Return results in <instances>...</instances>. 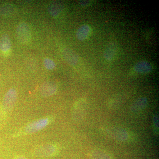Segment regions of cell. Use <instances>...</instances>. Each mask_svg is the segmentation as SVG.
<instances>
[{
    "label": "cell",
    "instance_id": "cell-1",
    "mask_svg": "<svg viewBox=\"0 0 159 159\" xmlns=\"http://www.w3.org/2000/svg\"><path fill=\"white\" fill-rule=\"evenodd\" d=\"M104 133L111 139L120 142H126L130 138L129 132L120 127H108L104 129Z\"/></svg>",
    "mask_w": 159,
    "mask_h": 159
},
{
    "label": "cell",
    "instance_id": "cell-2",
    "mask_svg": "<svg viewBox=\"0 0 159 159\" xmlns=\"http://www.w3.org/2000/svg\"><path fill=\"white\" fill-rule=\"evenodd\" d=\"M16 34L18 40L22 44H26L31 40V30L27 23H21L18 25L16 27Z\"/></svg>",
    "mask_w": 159,
    "mask_h": 159
},
{
    "label": "cell",
    "instance_id": "cell-3",
    "mask_svg": "<svg viewBox=\"0 0 159 159\" xmlns=\"http://www.w3.org/2000/svg\"><path fill=\"white\" fill-rule=\"evenodd\" d=\"M17 94L16 90L14 88L10 89L5 95L2 102L3 108L9 111L13 108L16 102Z\"/></svg>",
    "mask_w": 159,
    "mask_h": 159
},
{
    "label": "cell",
    "instance_id": "cell-4",
    "mask_svg": "<svg viewBox=\"0 0 159 159\" xmlns=\"http://www.w3.org/2000/svg\"><path fill=\"white\" fill-rule=\"evenodd\" d=\"M49 119L48 118L39 119L29 123L26 126L25 131L26 133L33 134L44 128L48 125Z\"/></svg>",
    "mask_w": 159,
    "mask_h": 159
},
{
    "label": "cell",
    "instance_id": "cell-5",
    "mask_svg": "<svg viewBox=\"0 0 159 159\" xmlns=\"http://www.w3.org/2000/svg\"><path fill=\"white\" fill-rule=\"evenodd\" d=\"M57 148L55 145L48 144L37 148L34 151L35 155L39 157H49L54 155L57 152Z\"/></svg>",
    "mask_w": 159,
    "mask_h": 159
},
{
    "label": "cell",
    "instance_id": "cell-6",
    "mask_svg": "<svg viewBox=\"0 0 159 159\" xmlns=\"http://www.w3.org/2000/svg\"><path fill=\"white\" fill-rule=\"evenodd\" d=\"M57 86L52 81H47L43 83L40 87L39 92L41 95L44 97L52 96L56 93Z\"/></svg>",
    "mask_w": 159,
    "mask_h": 159
},
{
    "label": "cell",
    "instance_id": "cell-7",
    "mask_svg": "<svg viewBox=\"0 0 159 159\" xmlns=\"http://www.w3.org/2000/svg\"><path fill=\"white\" fill-rule=\"evenodd\" d=\"M148 99L145 97H139L131 104L129 110L133 113L139 112L145 108L148 105Z\"/></svg>",
    "mask_w": 159,
    "mask_h": 159
},
{
    "label": "cell",
    "instance_id": "cell-8",
    "mask_svg": "<svg viewBox=\"0 0 159 159\" xmlns=\"http://www.w3.org/2000/svg\"><path fill=\"white\" fill-rule=\"evenodd\" d=\"M118 46L115 43H111L109 44L103 52V57L106 60L111 61L114 60L118 54Z\"/></svg>",
    "mask_w": 159,
    "mask_h": 159
},
{
    "label": "cell",
    "instance_id": "cell-9",
    "mask_svg": "<svg viewBox=\"0 0 159 159\" xmlns=\"http://www.w3.org/2000/svg\"><path fill=\"white\" fill-rule=\"evenodd\" d=\"M135 72L139 74H147L151 72L152 67L150 63L146 61H141L137 63L134 67Z\"/></svg>",
    "mask_w": 159,
    "mask_h": 159
},
{
    "label": "cell",
    "instance_id": "cell-10",
    "mask_svg": "<svg viewBox=\"0 0 159 159\" xmlns=\"http://www.w3.org/2000/svg\"><path fill=\"white\" fill-rule=\"evenodd\" d=\"M62 53L63 57L69 65L74 66L77 64L78 57L74 51L70 48H66L63 50Z\"/></svg>",
    "mask_w": 159,
    "mask_h": 159
},
{
    "label": "cell",
    "instance_id": "cell-11",
    "mask_svg": "<svg viewBox=\"0 0 159 159\" xmlns=\"http://www.w3.org/2000/svg\"><path fill=\"white\" fill-rule=\"evenodd\" d=\"M92 29L88 25L84 24L79 27L76 31V35L77 39L80 41L85 40L90 35Z\"/></svg>",
    "mask_w": 159,
    "mask_h": 159
},
{
    "label": "cell",
    "instance_id": "cell-12",
    "mask_svg": "<svg viewBox=\"0 0 159 159\" xmlns=\"http://www.w3.org/2000/svg\"><path fill=\"white\" fill-rule=\"evenodd\" d=\"M89 156L90 159H112L110 154L102 149H96L91 151Z\"/></svg>",
    "mask_w": 159,
    "mask_h": 159
},
{
    "label": "cell",
    "instance_id": "cell-13",
    "mask_svg": "<svg viewBox=\"0 0 159 159\" xmlns=\"http://www.w3.org/2000/svg\"><path fill=\"white\" fill-rule=\"evenodd\" d=\"M15 12V6L11 4H4L0 8V14L3 16H11L14 15Z\"/></svg>",
    "mask_w": 159,
    "mask_h": 159
},
{
    "label": "cell",
    "instance_id": "cell-14",
    "mask_svg": "<svg viewBox=\"0 0 159 159\" xmlns=\"http://www.w3.org/2000/svg\"><path fill=\"white\" fill-rule=\"evenodd\" d=\"M62 9L63 6L61 3L54 2L49 5L48 8V11L53 17H57L60 14Z\"/></svg>",
    "mask_w": 159,
    "mask_h": 159
},
{
    "label": "cell",
    "instance_id": "cell-15",
    "mask_svg": "<svg viewBox=\"0 0 159 159\" xmlns=\"http://www.w3.org/2000/svg\"><path fill=\"white\" fill-rule=\"evenodd\" d=\"M11 41L9 35L3 34L0 39V50L2 52L8 51L11 49Z\"/></svg>",
    "mask_w": 159,
    "mask_h": 159
},
{
    "label": "cell",
    "instance_id": "cell-16",
    "mask_svg": "<svg viewBox=\"0 0 159 159\" xmlns=\"http://www.w3.org/2000/svg\"><path fill=\"white\" fill-rule=\"evenodd\" d=\"M43 65L47 70H54L56 67V64L54 61L49 58H45L43 60Z\"/></svg>",
    "mask_w": 159,
    "mask_h": 159
},
{
    "label": "cell",
    "instance_id": "cell-17",
    "mask_svg": "<svg viewBox=\"0 0 159 159\" xmlns=\"http://www.w3.org/2000/svg\"><path fill=\"white\" fill-rule=\"evenodd\" d=\"M152 126L154 133L157 135L159 133V117L158 115H155L153 117Z\"/></svg>",
    "mask_w": 159,
    "mask_h": 159
},
{
    "label": "cell",
    "instance_id": "cell-18",
    "mask_svg": "<svg viewBox=\"0 0 159 159\" xmlns=\"http://www.w3.org/2000/svg\"><path fill=\"white\" fill-rule=\"evenodd\" d=\"M92 2L90 1H80L79 2V4L82 6H88L91 5Z\"/></svg>",
    "mask_w": 159,
    "mask_h": 159
},
{
    "label": "cell",
    "instance_id": "cell-19",
    "mask_svg": "<svg viewBox=\"0 0 159 159\" xmlns=\"http://www.w3.org/2000/svg\"><path fill=\"white\" fill-rule=\"evenodd\" d=\"M17 159H26L25 158L23 157H19Z\"/></svg>",
    "mask_w": 159,
    "mask_h": 159
}]
</instances>
